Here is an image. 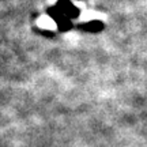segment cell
I'll return each instance as SVG.
<instances>
[{
	"label": "cell",
	"mask_w": 147,
	"mask_h": 147,
	"mask_svg": "<svg viewBox=\"0 0 147 147\" xmlns=\"http://www.w3.org/2000/svg\"><path fill=\"white\" fill-rule=\"evenodd\" d=\"M38 25L44 29H55V22L49 18V16H42L38 21Z\"/></svg>",
	"instance_id": "1"
}]
</instances>
